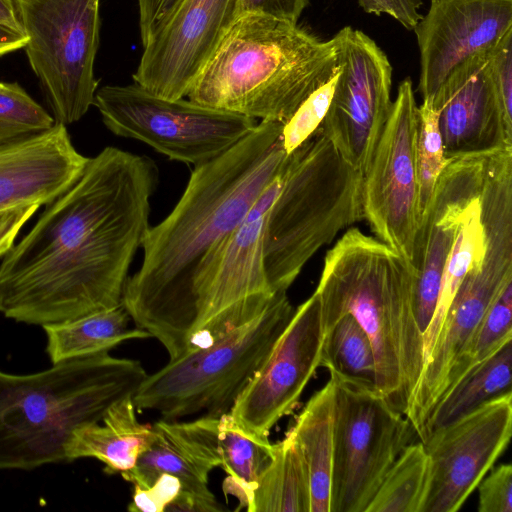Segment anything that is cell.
I'll list each match as a JSON object with an SVG mask.
<instances>
[{"instance_id":"cell-14","label":"cell","mask_w":512,"mask_h":512,"mask_svg":"<svg viewBox=\"0 0 512 512\" xmlns=\"http://www.w3.org/2000/svg\"><path fill=\"white\" fill-rule=\"evenodd\" d=\"M324 337L320 301L313 293L298 306L271 354L230 410L246 430L268 436L293 412L320 366Z\"/></svg>"},{"instance_id":"cell-35","label":"cell","mask_w":512,"mask_h":512,"mask_svg":"<svg viewBox=\"0 0 512 512\" xmlns=\"http://www.w3.org/2000/svg\"><path fill=\"white\" fill-rule=\"evenodd\" d=\"M181 489L179 479L171 474H161L147 488L134 486L132 502L128 510L132 512H165Z\"/></svg>"},{"instance_id":"cell-3","label":"cell","mask_w":512,"mask_h":512,"mask_svg":"<svg viewBox=\"0 0 512 512\" xmlns=\"http://www.w3.org/2000/svg\"><path fill=\"white\" fill-rule=\"evenodd\" d=\"M314 293L324 332L343 314L366 331L375 357V386L405 416L425 362L410 261L351 228L327 252Z\"/></svg>"},{"instance_id":"cell-26","label":"cell","mask_w":512,"mask_h":512,"mask_svg":"<svg viewBox=\"0 0 512 512\" xmlns=\"http://www.w3.org/2000/svg\"><path fill=\"white\" fill-rule=\"evenodd\" d=\"M310 483L301 450L290 431L274 444L273 460L253 491L249 512H310Z\"/></svg>"},{"instance_id":"cell-13","label":"cell","mask_w":512,"mask_h":512,"mask_svg":"<svg viewBox=\"0 0 512 512\" xmlns=\"http://www.w3.org/2000/svg\"><path fill=\"white\" fill-rule=\"evenodd\" d=\"M512 393L433 431L422 441L430 464L420 512L458 511L509 444Z\"/></svg>"},{"instance_id":"cell-30","label":"cell","mask_w":512,"mask_h":512,"mask_svg":"<svg viewBox=\"0 0 512 512\" xmlns=\"http://www.w3.org/2000/svg\"><path fill=\"white\" fill-rule=\"evenodd\" d=\"M416 156L418 207L419 217H421L430 202L437 179L447 160L439 128L438 111L428 101H422L419 106Z\"/></svg>"},{"instance_id":"cell-34","label":"cell","mask_w":512,"mask_h":512,"mask_svg":"<svg viewBox=\"0 0 512 512\" xmlns=\"http://www.w3.org/2000/svg\"><path fill=\"white\" fill-rule=\"evenodd\" d=\"M489 65L504 114L512 122V29L490 53Z\"/></svg>"},{"instance_id":"cell-42","label":"cell","mask_w":512,"mask_h":512,"mask_svg":"<svg viewBox=\"0 0 512 512\" xmlns=\"http://www.w3.org/2000/svg\"><path fill=\"white\" fill-rule=\"evenodd\" d=\"M431 1H434V0H431Z\"/></svg>"},{"instance_id":"cell-40","label":"cell","mask_w":512,"mask_h":512,"mask_svg":"<svg viewBox=\"0 0 512 512\" xmlns=\"http://www.w3.org/2000/svg\"><path fill=\"white\" fill-rule=\"evenodd\" d=\"M26 41L25 33L0 25V56L24 48Z\"/></svg>"},{"instance_id":"cell-25","label":"cell","mask_w":512,"mask_h":512,"mask_svg":"<svg viewBox=\"0 0 512 512\" xmlns=\"http://www.w3.org/2000/svg\"><path fill=\"white\" fill-rule=\"evenodd\" d=\"M218 441L221 467L227 474L224 494L237 497V510L247 509L259 479L273 460L274 444L268 436L243 428L230 413L220 416Z\"/></svg>"},{"instance_id":"cell-32","label":"cell","mask_w":512,"mask_h":512,"mask_svg":"<svg viewBox=\"0 0 512 512\" xmlns=\"http://www.w3.org/2000/svg\"><path fill=\"white\" fill-rule=\"evenodd\" d=\"M340 71L314 91L283 124L282 143L287 154L305 142L322 124Z\"/></svg>"},{"instance_id":"cell-33","label":"cell","mask_w":512,"mask_h":512,"mask_svg":"<svg viewBox=\"0 0 512 512\" xmlns=\"http://www.w3.org/2000/svg\"><path fill=\"white\" fill-rule=\"evenodd\" d=\"M479 512H512V466L502 464L492 469L477 486Z\"/></svg>"},{"instance_id":"cell-41","label":"cell","mask_w":512,"mask_h":512,"mask_svg":"<svg viewBox=\"0 0 512 512\" xmlns=\"http://www.w3.org/2000/svg\"><path fill=\"white\" fill-rule=\"evenodd\" d=\"M0 25L23 32L14 0H0Z\"/></svg>"},{"instance_id":"cell-19","label":"cell","mask_w":512,"mask_h":512,"mask_svg":"<svg viewBox=\"0 0 512 512\" xmlns=\"http://www.w3.org/2000/svg\"><path fill=\"white\" fill-rule=\"evenodd\" d=\"M89 157L74 147L66 126L0 144V211L48 205L71 187Z\"/></svg>"},{"instance_id":"cell-1","label":"cell","mask_w":512,"mask_h":512,"mask_svg":"<svg viewBox=\"0 0 512 512\" xmlns=\"http://www.w3.org/2000/svg\"><path fill=\"white\" fill-rule=\"evenodd\" d=\"M158 179L145 155L106 147L89 158L2 257L0 313L43 327L122 304Z\"/></svg>"},{"instance_id":"cell-36","label":"cell","mask_w":512,"mask_h":512,"mask_svg":"<svg viewBox=\"0 0 512 512\" xmlns=\"http://www.w3.org/2000/svg\"><path fill=\"white\" fill-rule=\"evenodd\" d=\"M366 12L380 16L387 14L408 30H414L422 18L419 12L423 0H357Z\"/></svg>"},{"instance_id":"cell-4","label":"cell","mask_w":512,"mask_h":512,"mask_svg":"<svg viewBox=\"0 0 512 512\" xmlns=\"http://www.w3.org/2000/svg\"><path fill=\"white\" fill-rule=\"evenodd\" d=\"M340 71L333 38L298 24L242 14L192 83L189 100L261 121L284 124Z\"/></svg>"},{"instance_id":"cell-38","label":"cell","mask_w":512,"mask_h":512,"mask_svg":"<svg viewBox=\"0 0 512 512\" xmlns=\"http://www.w3.org/2000/svg\"><path fill=\"white\" fill-rule=\"evenodd\" d=\"M181 0H138L143 46L161 28Z\"/></svg>"},{"instance_id":"cell-27","label":"cell","mask_w":512,"mask_h":512,"mask_svg":"<svg viewBox=\"0 0 512 512\" xmlns=\"http://www.w3.org/2000/svg\"><path fill=\"white\" fill-rule=\"evenodd\" d=\"M429 477V458L423 443H410L385 475L366 512H420Z\"/></svg>"},{"instance_id":"cell-17","label":"cell","mask_w":512,"mask_h":512,"mask_svg":"<svg viewBox=\"0 0 512 512\" xmlns=\"http://www.w3.org/2000/svg\"><path fill=\"white\" fill-rule=\"evenodd\" d=\"M512 29V0H434L414 28L420 52L418 92L432 102L451 73L489 53Z\"/></svg>"},{"instance_id":"cell-11","label":"cell","mask_w":512,"mask_h":512,"mask_svg":"<svg viewBox=\"0 0 512 512\" xmlns=\"http://www.w3.org/2000/svg\"><path fill=\"white\" fill-rule=\"evenodd\" d=\"M333 40L340 73L320 127L341 158L364 176L392 108L393 68L360 30L346 26Z\"/></svg>"},{"instance_id":"cell-39","label":"cell","mask_w":512,"mask_h":512,"mask_svg":"<svg viewBox=\"0 0 512 512\" xmlns=\"http://www.w3.org/2000/svg\"><path fill=\"white\" fill-rule=\"evenodd\" d=\"M39 207V205H27L0 211V257H3L14 245L20 230Z\"/></svg>"},{"instance_id":"cell-22","label":"cell","mask_w":512,"mask_h":512,"mask_svg":"<svg viewBox=\"0 0 512 512\" xmlns=\"http://www.w3.org/2000/svg\"><path fill=\"white\" fill-rule=\"evenodd\" d=\"M334 388L329 380L306 403L289 430L305 460L310 512H329L333 458Z\"/></svg>"},{"instance_id":"cell-5","label":"cell","mask_w":512,"mask_h":512,"mask_svg":"<svg viewBox=\"0 0 512 512\" xmlns=\"http://www.w3.org/2000/svg\"><path fill=\"white\" fill-rule=\"evenodd\" d=\"M147 375L140 361L109 351L32 374L0 370V469L68 463L73 433L100 422L114 404L133 396Z\"/></svg>"},{"instance_id":"cell-6","label":"cell","mask_w":512,"mask_h":512,"mask_svg":"<svg viewBox=\"0 0 512 512\" xmlns=\"http://www.w3.org/2000/svg\"><path fill=\"white\" fill-rule=\"evenodd\" d=\"M363 219V175L319 127L288 154L266 218L263 256L272 292H287L321 247Z\"/></svg>"},{"instance_id":"cell-28","label":"cell","mask_w":512,"mask_h":512,"mask_svg":"<svg viewBox=\"0 0 512 512\" xmlns=\"http://www.w3.org/2000/svg\"><path fill=\"white\" fill-rule=\"evenodd\" d=\"M320 366L330 373L375 384L376 367L371 341L350 314H343L324 332Z\"/></svg>"},{"instance_id":"cell-8","label":"cell","mask_w":512,"mask_h":512,"mask_svg":"<svg viewBox=\"0 0 512 512\" xmlns=\"http://www.w3.org/2000/svg\"><path fill=\"white\" fill-rule=\"evenodd\" d=\"M334 388L329 512H366L385 475L417 437L375 384L330 373Z\"/></svg>"},{"instance_id":"cell-37","label":"cell","mask_w":512,"mask_h":512,"mask_svg":"<svg viewBox=\"0 0 512 512\" xmlns=\"http://www.w3.org/2000/svg\"><path fill=\"white\" fill-rule=\"evenodd\" d=\"M309 0H238L239 13L262 14L297 24Z\"/></svg>"},{"instance_id":"cell-23","label":"cell","mask_w":512,"mask_h":512,"mask_svg":"<svg viewBox=\"0 0 512 512\" xmlns=\"http://www.w3.org/2000/svg\"><path fill=\"white\" fill-rule=\"evenodd\" d=\"M512 339L472 366L442 396L434 407L419 438L424 441L433 431L463 417L481 405L511 390Z\"/></svg>"},{"instance_id":"cell-15","label":"cell","mask_w":512,"mask_h":512,"mask_svg":"<svg viewBox=\"0 0 512 512\" xmlns=\"http://www.w3.org/2000/svg\"><path fill=\"white\" fill-rule=\"evenodd\" d=\"M284 167L259 195L200 276L196 285L197 327L194 335L222 316L258 315L272 300L275 293L265 271L263 238L266 218L279 192Z\"/></svg>"},{"instance_id":"cell-7","label":"cell","mask_w":512,"mask_h":512,"mask_svg":"<svg viewBox=\"0 0 512 512\" xmlns=\"http://www.w3.org/2000/svg\"><path fill=\"white\" fill-rule=\"evenodd\" d=\"M294 307L276 292L265 310L214 330L204 344L147 375L133 395L136 408L179 420L194 414L229 413L289 324ZM201 415V416H202Z\"/></svg>"},{"instance_id":"cell-31","label":"cell","mask_w":512,"mask_h":512,"mask_svg":"<svg viewBox=\"0 0 512 512\" xmlns=\"http://www.w3.org/2000/svg\"><path fill=\"white\" fill-rule=\"evenodd\" d=\"M512 339V279L504 283L488 306L473 337L470 368Z\"/></svg>"},{"instance_id":"cell-16","label":"cell","mask_w":512,"mask_h":512,"mask_svg":"<svg viewBox=\"0 0 512 512\" xmlns=\"http://www.w3.org/2000/svg\"><path fill=\"white\" fill-rule=\"evenodd\" d=\"M239 16L238 0H181L144 45L134 83L164 98H184Z\"/></svg>"},{"instance_id":"cell-24","label":"cell","mask_w":512,"mask_h":512,"mask_svg":"<svg viewBox=\"0 0 512 512\" xmlns=\"http://www.w3.org/2000/svg\"><path fill=\"white\" fill-rule=\"evenodd\" d=\"M130 319L120 304L112 309L43 326L47 338L46 352L55 364L109 351L126 340L150 337L144 330L129 329Z\"/></svg>"},{"instance_id":"cell-21","label":"cell","mask_w":512,"mask_h":512,"mask_svg":"<svg viewBox=\"0 0 512 512\" xmlns=\"http://www.w3.org/2000/svg\"><path fill=\"white\" fill-rule=\"evenodd\" d=\"M132 397L114 404L100 422L77 429L66 448L67 462L95 458L106 473L131 470L154 437L153 426L139 422Z\"/></svg>"},{"instance_id":"cell-29","label":"cell","mask_w":512,"mask_h":512,"mask_svg":"<svg viewBox=\"0 0 512 512\" xmlns=\"http://www.w3.org/2000/svg\"><path fill=\"white\" fill-rule=\"evenodd\" d=\"M54 118L16 82L0 84V144L45 132Z\"/></svg>"},{"instance_id":"cell-2","label":"cell","mask_w":512,"mask_h":512,"mask_svg":"<svg viewBox=\"0 0 512 512\" xmlns=\"http://www.w3.org/2000/svg\"><path fill=\"white\" fill-rule=\"evenodd\" d=\"M282 128L260 121L222 155L196 166L173 210L146 233L142 264L128 278L122 304L169 360L186 354L196 332L200 276L287 161Z\"/></svg>"},{"instance_id":"cell-20","label":"cell","mask_w":512,"mask_h":512,"mask_svg":"<svg viewBox=\"0 0 512 512\" xmlns=\"http://www.w3.org/2000/svg\"><path fill=\"white\" fill-rule=\"evenodd\" d=\"M220 416L202 415L194 420L160 419L153 426L154 437L135 466L121 476L134 486L147 488L164 473L177 477L181 490L223 510L208 488V475L221 466L219 453Z\"/></svg>"},{"instance_id":"cell-9","label":"cell","mask_w":512,"mask_h":512,"mask_svg":"<svg viewBox=\"0 0 512 512\" xmlns=\"http://www.w3.org/2000/svg\"><path fill=\"white\" fill-rule=\"evenodd\" d=\"M24 46L55 123L80 120L94 105L98 81L100 0H14Z\"/></svg>"},{"instance_id":"cell-18","label":"cell","mask_w":512,"mask_h":512,"mask_svg":"<svg viewBox=\"0 0 512 512\" xmlns=\"http://www.w3.org/2000/svg\"><path fill=\"white\" fill-rule=\"evenodd\" d=\"M491 52L472 56L458 66L430 102L438 111L446 158L512 147V122L504 114L493 83Z\"/></svg>"},{"instance_id":"cell-12","label":"cell","mask_w":512,"mask_h":512,"mask_svg":"<svg viewBox=\"0 0 512 512\" xmlns=\"http://www.w3.org/2000/svg\"><path fill=\"white\" fill-rule=\"evenodd\" d=\"M418 126L419 106L408 77L398 86L389 117L363 176L364 219L377 239L410 263L420 221Z\"/></svg>"},{"instance_id":"cell-10","label":"cell","mask_w":512,"mask_h":512,"mask_svg":"<svg viewBox=\"0 0 512 512\" xmlns=\"http://www.w3.org/2000/svg\"><path fill=\"white\" fill-rule=\"evenodd\" d=\"M94 105L113 134L195 167L222 155L258 124L254 118L189 99L155 95L136 83L97 89Z\"/></svg>"}]
</instances>
